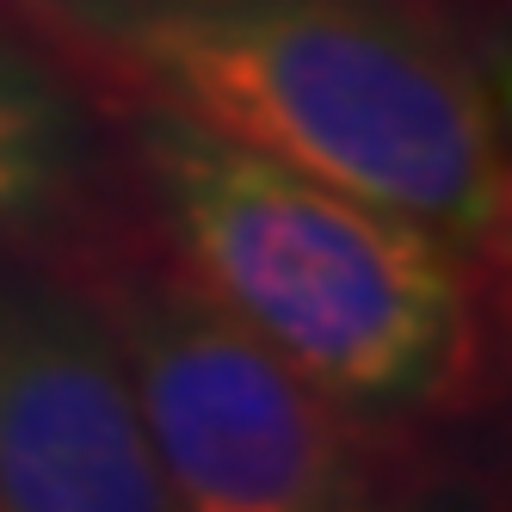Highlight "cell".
I'll use <instances>...</instances> for the list:
<instances>
[{"label": "cell", "mask_w": 512, "mask_h": 512, "mask_svg": "<svg viewBox=\"0 0 512 512\" xmlns=\"http://www.w3.org/2000/svg\"><path fill=\"white\" fill-rule=\"evenodd\" d=\"M99 315L173 512H334L364 494L346 414L186 272H130Z\"/></svg>", "instance_id": "cell-3"}, {"label": "cell", "mask_w": 512, "mask_h": 512, "mask_svg": "<svg viewBox=\"0 0 512 512\" xmlns=\"http://www.w3.org/2000/svg\"><path fill=\"white\" fill-rule=\"evenodd\" d=\"M334 512H420V506H395V500H364V494H352V500L334 506Z\"/></svg>", "instance_id": "cell-6"}, {"label": "cell", "mask_w": 512, "mask_h": 512, "mask_svg": "<svg viewBox=\"0 0 512 512\" xmlns=\"http://www.w3.org/2000/svg\"><path fill=\"white\" fill-rule=\"evenodd\" d=\"M99 87L506 247L512 167L494 87L420 0H13Z\"/></svg>", "instance_id": "cell-1"}, {"label": "cell", "mask_w": 512, "mask_h": 512, "mask_svg": "<svg viewBox=\"0 0 512 512\" xmlns=\"http://www.w3.org/2000/svg\"><path fill=\"white\" fill-rule=\"evenodd\" d=\"M0 512H173L99 309L0 272Z\"/></svg>", "instance_id": "cell-4"}, {"label": "cell", "mask_w": 512, "mask_h": 512, "mask_svg": "<svg viewBox=\"0 0 512 512\" xmlns=\"http://www.w3.org/2000/svg\"><path fill=\"white\" fill-rule=\"evenodd\" d=\"M130 155L179 272L340 414H426L463 383L475 253L445 229L149 105Z\"/></svg>", "instance_id": "cell-2"}, {"label": "cell", "mask_w": 512, "mask_h": 512, "mask_svg": "<svg viewBox=\"0 0 512 512\" xmlns=\"http://www.w3.org/2000/svg\"><path fill=\"white\" fill-rule=\"evenodd\" d=\"M87 105L25 38L0 31V241L56 229L93 173Z\"/></svg>", "instance_id": "cell-5"}]
</instances>
